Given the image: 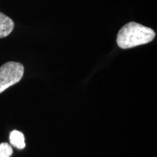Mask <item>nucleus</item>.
<instances>
[{
	"label": "nucleus",
	"instance_id": "5",
	"mask_svg": "<svg viewBox=\"0 0 157 157\" xmlns=\"http://www.w3.org/2000/svg\"><path fill=\"white\" fill-rule=\"evenodd\" d=\"M13 151L12 146L7 143H0V157H10Z\"/></svg>",
	"mask_w": 157,
	"mask_h": 157
},
{
	"label": "nucleus",
	"instance_id": "3",
	"mask_svg": "<svg viewBox=\"0 0 157 157\" xmlns=\"http://www.w3.org/2000/svg\"><path fill=\"white\" fill-rule=\"evenodd\" d=\"M14 29V22L10 17L0 13V39L7 36Z\"/></svg>",
	"mask_w": 157,
	"mask_h": 157
},
{
	"label": "nucleus",
	"instance_id": "1",
	"mask_svg": "<svg viewBox=\"0 0 157 157\" xmlns=\"http://www.w3.org/2000/svg\"><path fill=\"white\" fill-rule=\"evenodd\" d=\"M156 34L152 29L135 22L124 25L117 34V43L121 49H129L146 44L154 39Z\"/></svg>",
	"mask_w": 157,
	"mask_h": 157
},
{
	"label": "nucleus",
	"instance_id": "4",
	"mask_svg": "<svg viewBox=\"0 0 157 157\" xmlns=\"http://www.w3.org/2000/svg\"><path fill=\"white\" fill-rule=\"evenodd\" d=\"M10 142L12 146L20 150L23 149L25 146L24 135L22 132L17 130L11 132L10 135Z\"/></svg>",
	"mask_w": 157,
	"mask_h": 157
},
{
	"label": "nucleus",
	"instance_id": "2",
	"mask_svg": "<svg viewBox=\"0 0 157 157\" xmlns=\"http://www.w3.org/2000/svg\"><path fill=\"white\" fill-rule=\"evenodd\" d=\"M24 74V67L16 62H7L0 67V93L17 83Z\"/></svg>",
	"mask_w": 157,
	"mask_h": 157
}]
</instances>
